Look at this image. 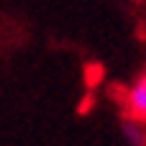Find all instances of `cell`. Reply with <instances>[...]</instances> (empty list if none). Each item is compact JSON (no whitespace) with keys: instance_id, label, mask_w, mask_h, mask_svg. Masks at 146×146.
<instances>
[{"instance_id":"6da1fadb","label":"cell","mask_w":146,"mask_h":146,"mask_svg":"<svg viewBox=\"0 0 146 146\" xmlns=\"http://www.w3.org/2000/svg\"><path fill=\"white\" fill-rule=\"evenodd\" d=\"M126 105H128V113H131V118L146 121V74H141V77L136 80V85L131 87Z\"/></svg>"},{"instance_id":"7a4b0ae2","label":"cell","mask_w":146,"mask_h":146,"mask_svg":"<svg viewBox=\"0 0 146 146\" xmlns=\"http://www.w3.org/2000/svg\"><path fill=\"white\" fill-rule=\"evenodd\" d=\"M123 136L131 146H146V128L141 126L139 118H128L123 123Z\"/></svg>"},{"instance_id":"3957f363","label":"cell","mask_w":146,"mask_h":146,"mask_svg":"<svg viewBox=\"0 0 146 146\" xmlns=\"http://www.w3.org/2000/svg\"><path fill=\"white\" fill-rule=\"evenodd\" d=\"M103 74H105L103 64H100V62H90V64L85 67V85H87V90H95V87L103 82Z\"/></svg>"},{"instance_id":"277c9868","label":"cell","mask_w":146,"mask_h":146,"mask_svg":"<svg viewBox=\"0 0 146 146\" xmlns=\"http://www.w3.org/2000/svg\"><path fill=\"white\" fill-rule=\"evenodd\" d=\"M92 105H95V90H87V92L80 98L77 113H80V115H85V113H90V110H92Z\"/></svg>"}]
</instances>
